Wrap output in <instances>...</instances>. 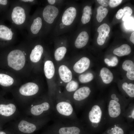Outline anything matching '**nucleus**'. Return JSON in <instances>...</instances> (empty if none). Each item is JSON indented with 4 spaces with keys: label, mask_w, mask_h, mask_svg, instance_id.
I'll list each match as a JSON object with an SVG mask.
<instances>
[{
    "label": "nucleus",
    "mask_w": 134,
    "mask_h": 134,
    "mask_svg": "<svg viewBox=\"0 0 134 134\" xmlns=\"http://www.w3.org/2000/svg\"><path fill=\"white\" fill-rule=\"evenodd\" d=\"M83 109L79 119L84 127L96 130L107 125L106 100H92Z\"/></svg>",
    "instance_id": "obj_1"
},
{
    "label": "nucleus",
    "mask_w": 134,
    "mask_h": 134,
    "mask_svg": "<svg viewBox=\"0 0 134 134\" xmlns=\"http://www.w3.org/2000/svg\"><path fill=\"white\" fill-rule=\"evenodd\" d=\"M51 116L35 118L23 114L12 122L10 127L14 134H33L51 120Z\"/></svg>",
    "instance_id": "obj_2"
},
{
    "label": "nucleus",
    "mask_w": 134,
    "mask_h": 134,
    "mask_svg": "<svg viewBox=\"0 0 134 134\" xmlns=\"http://www.w3.org/2000/svg\"><path fill=\"white\" fill-rule=\"evenodd\" d=\"M106 100L107 125L109 126L124 119L123 115L130 101L127 99L120 97L115 93L111 94Z\"/></svg>",
    "instance_id": "obj_3"
},
{
    "label": "nucleus",
    "mask_w": 134,
    "mask_h": 134,
    "mask_svg": "<svg viewBox=\"0 0 134 134\" xmlns=\"http://www.w3.org/2000/svg\"><path fill=\"white\" fill-rule=\"evenodd\" d=\"M54 111L52 100L47 98L34 99L24 109L23 114L35 118L51 116Z\"/></svg>",
    "instance_id": "obj_4"
},
{
    "label": "nucleus",
    "mask_w": 134,
    "mask_h": 134,
    "mask_svg": "<svg viewBox=\"0 0 134 134\" xmlns=\"http://www.w3.org/2000/svg\"><path fill=\"white\" fill-rule=\"evenodd\" d=\"M53 102L54 119L63 121L80 122L73 107L72 101L69 99H58Z\"/></svg>",
    "instance_id": "obj_5"
},
{
    "label": "nucleus",
    "mask_w": 134,
    "mask_h": 134,
    "mask_svg": "<svg viewBox=\"0 0 134 134\" xmlns=\"http://www.w3.org/2000/svg\"><path fill=\"white\" fill-rule=\"evenodd\" d=\"M39 91V88L36 83L29 82L21 86L18 89L19 95L15 102L19 107L24 109L34 100L32 98Z\"/></svg>",
    "instance_id": "obj_6"
},
{
    "label": "nucleus",
    "mask_w": 134,
    "mask_h": 134,
    "mask_svg": "<svg viewBox=\"0 0 134 134\" xmlns=\"http://www.w3.org/2000/svg\"><path fill=\"white\" fill-rule=\"evenodd\" d=\"M77 15V10L73 4L68 5L62 13L54 29L56 35L63 33L73 24Z\"/></svg>",
    "instance_id": "obj_7"
},
{
    "label": "nucleus",
    "mask_w": 134,
    "mask_h": 134,
    "mask_svg": "<svg viewBox=\"0 0 134 134\" xmlns=\"http://www.w3.org/2000/svg\"><path fill=\"white\" fill-rule=\"evenodd\" d=\"M84 127L81 122L63 121L54 119L50 131L56 134H82Z\"/></svg>",
    "instance_id": "obj_8"
},
{
    "label": "nucleus",
    "mask_w": 134,
    "mask_h": 134,
    "mask_svg": "<svg viewBox=\"0 0 134 134\" xmlns=\"http://www.w3.org/2000/svg\"><path fill=\"white\" fill-rule=\"evenodd\" d=\"M91 93L89 87L83 86L77 89L74 93L71 100L77 111L83 109L91 101L88 100Z\"/></svg>",
    "instance_id": "obj_9"
},
{
    "label": "nucleus",
    "mask_w": 134,
    "mask_h": 134,
    "mask_svg": "<svg viewBox=\"0 0 134 134\" xmlns=\"http://www.w3.org/2000/svg\"><path fill=\"white\" fill-rule=\"evenodd\" d=\"M15 101L8 100L0 103V116L6 121H13L21 115Z\"/></svg>",
    "instance_id": "obj_10"
},
{
    "label": "nucleus",
    "mask_w": 134,
    "mask_h": 134,
    "mask_svg": "<svg viewBox=\"0 0 134 134\" xmlns=\"http://www.w3.org/2000/svg\"><path fill=\"white\" fill-rule=\"evenodd\" d=\"M7 60L9 67L16 70H19L24 66L25 58L21 51L16 49L9 53L7 56Z\"/></svg>",
    "instance_id": "obj_11"
},
{
    "label": "nucleus",
    "mask_w": 134,
    "mask_h": 134,
    "mask_svg": "<svg viewBox=\"0 0 134 134\" xmlns=\"http://www.w3.org/2000/svg\"><path fill=\"white\" fill-rule=\"evenodd\" d=\"M59 10L56 6L49 5L43 10L42 16L44 21L48 24H53L59 15Z\"/></svg>",
    "instance_id": "obj_12"
},
{
    "label": "nucleus",
    "mask_w": 134,
    "mask_h": 134,
    "mask_svg": "<svg viewBox=\"0 0 134 134\" xmlns=\"http://www.w3.org/2000/svg\"><path fill=\"white\" fill-rule=\"evenodd\" d=\"M11 17L12 20L16 24L20 25L22 24L26 19L24 9L19 6L14 7L13 9Z\"/></svg>",
    "instance_id": "obj_13"
},
{
    "label": "nucleus",
    "mask_w": 134,
    "mask_h": 134,
    "mask_svg": "<svg viewBox=\"0 0 134 134\" xmlns=\"http://www.w3.org/2000/svg\"><path fill=\"white\" fill-rule=\"evenodd\" d=\"M110 31V27L106 24H103L99 27L97 30L99 35L97 40L99 45H101L104 44Z\"/></svg>",
    "instance_id": "obj_14"
},
{
    "label": "nucleus",
    "mask_w": 134,
    "mask_h": 134,
    "mask_svg": "<svg viewBox=\"0 0 134 134\" xmlns=\"http://www.w3.org/2000/svg\"><path fill=\"white\" fill-rule=\"evenodd\" d=\"M90 64V61L89 58L86 57H83L74 64L73 69L77 73H82L89 68Z\"/></svg>",
    "instance_id": "obj_15"
},
{
    "label": "nucleus",
    "mask_w": 134,
    "mask_h": 134,
    "mask_svg": "<svg viewBox=\"0 0 134 134\" xmlns=\"http://www.w3.org/2000/svg\"><path fill=\"white\" fill-rule=\"evenodd\" d=\"M123 118L128 124L133 125L134 121V102H130L126 108Z\"/></svg>",
    "instance_id": "obj_16"
},
{
    "label": "nucleus",
    "mask_w": 134,
    "mask_h": 134,
    "mask_svg": "<svg viewBox=\"0 0 134 134\" xmlns=\"http://www.w3.org/2000/svg\"><path fill=\"white\" fill-rule=\"evenodd\" d=\"M89 38V34L86 31L81 32L75 39L74 45L77 48H81L85 46L87 44Z\"/></svg>",
    "instance_id": "obj_17"
},
{
    "label": "nucleus",
    "mask_w": 134,
    "mask_h": 134,
    "mask_svg": "<svg viewBox=\"0 0 134 134\" xmlns=\"http://www.w3.org/2000/svg\"><path fill=\"white\" fill-rule=\"evenodd\" d=\"M59 72L61 80L65 83L70 81L72 77V74L70 70L66 66L62 65L60 67Z\"/></svg>",
    "instance_id": "obj_18"
},
{
    "label": "nucleus",
    "mask_w": 134,
    "mask_h": 134,
    "mask_svg": "<svg viewBox=\"0 0 134 134\" xmlns=\"http://www.w3.org/2000/svg\"><path fill=\"white\" fill-rule=\"evenodd\" d=\"M123 69L127 71L126 76L127 77L131 80H134V64L131 60L125 61L122 65Z\"/></svg>",
    "instance_id": "obj_19"
},
{
    "label": "nucleus",
    "mask_w": 134,
    "mask_h": 134,
    "mask_svg": "<svg viewBox=\"0 0 134 134\" xmlns=\"http://www.w3.org/2000/svg\"><path fill=\"white\" fill-rule=\"evenodd\" d=\"M43 52V48L40 45H36L33 49L30 56L31 60L34 63L38 62L40 59Z\"/></svg>",
    "instance_id": "obj_20"
},
{
    "label": "nucleus",
    "mask_w": 134,
    "mask_h": 134,
    "mask_svg": "<svg viewBox=\"0 0 134 134\" xmlns=\"http://www.w3.org/2000/svg\"><path fill=\"white\" fill-rule=\"evenodd\" d=\"M100 75L103 82L106 84L110 83L113 79V74L108 68L103 67L101 69Z\"/></svg>",
    "instance_id": "obj_21"
},
{
    "label": "nucleus",
    "mask_w": 134,
    "mask_h": 134,
    "mask_svg": "<svg viewBox=\"0 0 134 134\" xmlns=\"http://www.w3.org/2000/svg\"><path fill=\"white\" fill-rule=\"evenodd\" d=\"M44 71L45 76L48 79L51 78L55 73V67L53 63L50 60L46 61L44 64Z\"/></svg>",
    "instance_id": "obj_22"
},
{
    "label": "nucleus",
    "mask_w": 134,
    "mask_h": 134,
    "mask_svg": "<svg viewBox=\"0 0 134 134\" xmlns=\"http://www.w3.org/2000/svg\"><path fill=\"white\" fill-rule=\"evenodd\" d=\"M131 51L130 47L128 44H124L115 49L113 52L114 54L120 57L129 54Z\"/></svg>",
    "instance_id": "obj_23"
},
{
    "label": "nucleus",
    "mask_w": 134,
    "mask_h": 134,
    "mask_svg": "<svg viewBox=\"0 0 134 134\" xmlns=\"http://www.w3.org/2000/svg\"><path fill=\"white\" fill-rule=\"evenodd\" d=\"M13 35V33L9 28L4 25H0V38L10 40L12 39Z\"/></svg>",
    "instance_id": "obj_24"
},
{
    "label": "nucleus",
    "mask_w": 134,
    "mask_h": 134,
    "mask_svg": "<svg viewBox=\"0 0 134 134\" xmlns=\"http://www.w3.org/2000/svg\"><path fill=\"white\" fill-rule=\"evenodd\" d=\"M123 90L130 99L131 102L132 99H133L134 97V85L132 83L128 84L125 82L123 83L122 86Z\"/></svg>",
    "instance_id": "obj_25"
},
{
    "label": "nucleus",
    "mask_w": 134,
    "mask_h": 134,
    "mask_svg": "<svg viewBox=\"0 0 134 134\" xmlns=\"http://www.w3.org/2000/svg\"><path fill=\"white\" fill-rule=\"evenodd\" d=\"M91 8V6L88 5L84 7L81 19V22L83 24H86L90 21L92 14Z\"/></svg>",
    "instance_id": "obj_26"
},
{
    "label": "nucleus",
    "mask_w": 134,
    "mask_h": 134,
    "mask_svg": "<svg viewBox=\"0 0 134 134\" xmlns=\"http://www.w3.org/2000/svg\"><path fill=\"white\" fill-rule=\"evenodd\" d=\"M42 24L41 18L38 17L34 19L31 27V30L34 34H36L41 29Z\"/></svg>",
    "instance_id": "obj_27"
},
{
    "label": "nucleus",
    "mask_w": 134,
    "mask_h": 134,
    "mask_svg": "<svg viewBox=\"0 0 134 134\" xmlns=\"http://www.w3.org/2000/svg\"><path fill=\"white\" fill-rule=\"evenodd\" d=\"M14 80L11 77L7 75L0 73V85L4 87H8L11 86Z\"/></svg>",
    "instance_id": "obj_28"
},
{
    "label": "nucleus",
    "mask_w": 134,
    "mask_h": 134,
    "mask_svg": "<svg viewBox=\"0 0 134 134\" xmlns=\"http://www.w3.org/2000/svg\"><path fill=\"white\" fill-rule=\"evenodd\" d=\"M108 12V10L106 8L100 6L97 8L96 18L99 22H101L106 16Z\"/></svg>",
    "instance_id": "obj_29"
},
{
    "label": "nucleus",
    "mask_w": 134,
    "mask_h": 134,
    "mask_svg": "<svg viewBox=\"0 0 134 134\" xmlns=\"http://www.w3.org/2000/svg\"><path fill=\"white\" fill-rule=\"evenodd\" d=\"M67 51L66 47L62 46L57 48L54 53L55 58L57 61H59L62 59L65 56Z\"/></svg>",
    "instance_id": "obj_30"
},
{
    "label": "nucleus",
    "mask_w": 134,
    "mask_h": 134,
    "mask_svg": "<svg viewBox=\"0 0 134 134\" xmlns=\"http://www.w3.org/2000/svg\"><path fill=\"white\" fill-rule=\"evenodd\" d=\"M78 84L77 82L73 80L70 81L67 84L66 89L68 92L75 91L78 88Z\"/></svg>",
    "instance_id": "obj_31"
},
{
    "label": "nucleus",
    "mask_w": 134,
    "mask_h": 134,
    "mask_svg": "<svg viewBox=\"0 0 134 134\" xmlns=\"http://www.w3.org/2000/svg\"><path fill=\"white\" fill-rule=\"evenodd\" d=\"M94 76L90 73L80 75L79 77V81L82 83H85L89 82L93 79Z\"/></svg>",
    "instance_id": "obj_32"
},
{
    "label": "nucleus",
    "mask_w": 134,
    "mask_h": 134,
    "mask_svg": "<svg viewBox=\"0 0 134 134\" xmlns=\"http://www.w3.org/2000/svg\"><path fill=\"white\" fill-rule=\"evenodd\" d=\"M124 25L125 28L128 30L134 31V19L129 16L124 21Z\"/></svg>",
    "instance_id": "obj_33"
},
{
    "label": "nucleus",
    "mask_w": 134,
    "mask_h": 134,
    "mask_svg": "<svg viewBox=\"0 0 134 134\" xmlns=\"http://www.w3.org/2000/svg\"><path fill=\"white\" fill-rule=\"evenodd\" d=\"M122 1V0H109V5L111 7H114L120 4Z\"/></svg>",
    "instance_id": "obj_34"
},
{
    "label": "nucleus",
    "mask_w": 134,
    "mask_h": 134,
    "mask_svg": "<svg viewBox=\"0 0 134 134\" xmlns=\"http://www.w3.org/2000/svg\"><path fill=\"white\" fill-rule=\"evenodd\" d=\"M123 10V15L130 16L132 13L133 11L132 9L129 6L125 7Z\"/></svg>",
    "instance_id": "obj_35"
},
{
    "label": "nucleus",
    "mask_w": 134,
    "mask_h": 134,
    "mask_svg": "<svg viewBox=\"0 0 134 134\" xmlns=\"http://www.w3.org/2000/svg\"><path fill=\"white\" fill-rule=\"evenodd\" d=\"M118 62V61L117 58L114 56L112 57L110 61H109L107 64L108 66H115L117 65Z\"/></svg>",
    "instance_id": "obj_36"
},
{
    "label": "nucleus",
    "mask_w": 134,
    "mask_h": 134,
    "mask_svg": "<svg viewBox=\"0 0 134 134\" xmlns=\"http://www.w3.org/2000/svg\"><path fill=\"white\" fill-rule=\"evenodd\" d=\"M0 134H14L13 131L10 127L4 131H0Z\"/></svg>",
    "instance_id": "obj_37"
},
{
    "label": "nucleus",
    "mask_w": 134,
    "mask_h": 134,
    "mask_svg": "<svg viewBox=\"0 0 134 134\" xmlns=\"http://www.w3.org/2000/svg\"><path fill=\"white\" fill-rule=\"evenodd\" d=\"M98 2L103 6L106 7L109 5V0H98Z\"/></svg>",
    "instance_id": "obj_38"
},
{
    "label": "nucleus",
    "mask_w": 134,
    "mask_h": 134,
    "mask_svg": "<svg viewBox=\"0 0 134 134\" xmlns=\"http://www.w3.org/2000/svg\"><path fill=\"white\" fill-rule=\"evenodd\" d=\"M123 15V10L122 9H120L117 12L116 15V18L118 19H121Z\"/></svg>",
    "instance_id": "obj_39"
},
{
    "label": "nucleus",
    "mask_w": 134,
    "mask_h": 134,
    "mask_svg": "<svg viewBox=\"0 0 134 134\" xmlns=\"http://www.w3.org/2000/svg\"><path fill=\"white\" fill-rule=\"evenodd\" d=\"M60 0H48L47 1L49 5L56 6L55 4H56Z\"/></svg>",
    "instance_id": "obj_40"
},
{
    "label": "nucleus",
    "mask_w": 134,
    "mask_h": 134,
    "mask_svg": "<svg viewBox=\"0 0 134 134\" xmlns=\"http://www.w3.org/2000/svg\"><path fill=\"white\" fill-rule=\"evenodd\" d=\"M130 41L134 44V32L132 33L130 37Z\"/></svg>",
    "instance_id": "obj_41"
},
{
    "label": "nucleus",
    "mask_w": 134,
    "mask_h": 134,
    "mask_svg": "<svg viewBox=\"0 0 134 134\" xmlns=\"http://www.w3.org/2000/svg\"><path fill=\"white\" fill-rule=\"evenodd\" d=\"M7 1L6 0H0V4L3 5H5L7 4Z\"/></svg>",
    "instance_id": "obj_42"
},
{
    "label": "nucleus",
    "mask_w": 134,
    "mask_h": 134,
    "mask_svg": "<svg viewBox=\"0 0 134 134\" xmlns=\"http://www.w3.org/2000/svg\"><path fill=\"white\" fill-rule=\"evenodd\" d=\"M109 61L110 60H109L108 59L106 58L104 59L105 62L106 64H107L109 62Z\"/></svg>",
    "instance_id": "obj_43"
},
{
    "label": "nucleus",
    "mask_w": 134,
    "mask_h": 134,
    "mask_svg": "<svg viewBox=\"0 0 134 134\" xmlns=\"http://www.w3.org/2000/svg\"><path fill=\"white\" fill-rule=\"evenodd\" d=\"M21 1H24V2H32L33 1H34V0H21Z\"/></svg>",
    "instance_id": "obj_44"
}]
</instances>
